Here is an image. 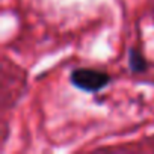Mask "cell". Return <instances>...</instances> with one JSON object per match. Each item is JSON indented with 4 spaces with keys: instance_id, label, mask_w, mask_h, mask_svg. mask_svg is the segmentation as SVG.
<instances>
[{
    "instance_id": "cell-1",
    "label": "cell",
    "mask_w": 154,
    "mask_h": 154,
    "mask_svg": "<svg viewBox=\"0 0 154 154\" xmlns=\"http://www.w3.org/2000/svg\"><path fill=\"white\" fill-rule=\"evenodd\" d=\"M71 83L86 92H98L106 88L110 82L107 72L95 69V68H77L71 72Z\"/></svg>"
},
{
    "instance_id": "cell-2",
    "label": "cell",
    "mask_w": 154,
    "mask_h": 154,
    "mask_svg": "<svg viewBox=\"0 0 154 154\" xmlns=\"http://www.w3.org/2000/svg\"><path fill=\"white\" fill-rule=\"evenodd\" d=\"M128 65L136 72L146 71V68H148V63H146L145 57L142 56V53L137 48H130V51H128Z\"/></svg>"
}]
</instances>
